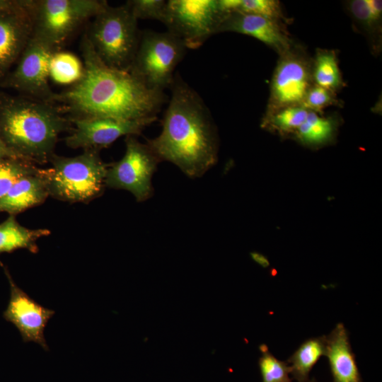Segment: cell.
I'll use <instances>...</instances> for the list:
<instances>
[{
  "label": "cell",
  "instance_id": "28",
  "mask_svg": "<svg viewBox=\"0 0 382 382\" xmlns=\"http://www.w3.org/2000/svg\"><path fill=\"white\" fill-rule=\"evenodd\" d=\"M336 93L316 84L309 88L302 103V106L309 111L323 114V110L329 106H342Z\"/></svg>",
  "mask_w": 382,
  "mask_h": 382
},
{
  "label": "cell",
  "instance_id": "29",
  "mask_svg": "<svg viewBox=\"0 0 382 382\" xmlns=\"http://www.w3.org/2000/svg\"><path fill=\"white\" fill-rule=\"evenodd\" d=\"M127 2L137 20H156L163 23L166 13L167 1L131 0Z\"/></svg>",
  "mask_w": 382,
  "mask_h": 382
},
{
  "label": "cell",
  "instance_id": "15",
  "mask_svg": "<svg viewBox=\"0 0 382 382\" xmlns=\"http://www.w3.org/2000/svg\"><path fill=\"white\" fill-rule=\"evenodd\" d=\"M221 32H233L253 37L270 47L279 55L295 44L283 23L241 12L231 13L224 18L219 28V33Z\"/></svg>",
  "mask_w": 382,
  "mask_h": 382
},
{
  "label": "cell",
  "instance_id": "30",
  "mask_svg": "<svg viewBox=\"0 0 382 382\" xmlns=\"http://www.w3.org/2000/svg\"><path fill=\"white\" fill-rule=\"evenodd\" d=\"M33 0H0V11L26 8Z\"/></svg>",
  "mask_w": 382,
  "mask_h": 382
},
{
  "label": "cell",
  "instance_id": "19",
  "mask_svg": "<svg viewBox=\"0 0 382 382\" xmlns=\"http://www.w3.org/2000/svg\"><path fill=\"white\" fill-rule=\"evenodd\" d=\"M47 228L31 229L21 225L16 216H9L0 224V255L26 249L32 253L38 252L37 241L50 234ZM0 265L2 266L0 262Z\"/></svg>",
  "mask_w": 382,
  "mask_h": 382
},
{
  "label": "cell",
  "instance_id": "26",
  "mask_svg": "<svg viewBox=\"0 0 382 382\" xmlns=\"http://www.w3.org/2000/svg\"><path fill=\"white\" fill-rule=\"evenodd\" d=\"M259 348L261 352L259 367L262 382H291L290 366L274 357L265 345H261Z\"/></svg>",
  "mask_w": 382,
  "mask_h": 382
},
{
  "label": "cell",
  "instance_id": "2",
  "mask_svg": "<svg viewBox=\"0 0 382 382\" xmlns=\"http://www.w3.org/2000/svg\"><path fill=\"white\" fill-rule=\"evenodd\" d=\"M170 89L162 130L146 144L161 162L172 163L190 178H200L217 162L216 127L202 98L178 73Z\"/></svg>",
  "mask_w": 382,
  "mask_h": 382
},
{
  "label": "cell",
  "instance_id": "18",
  "mask_svg": "<svg viewBox=\"0 0 382 382\" xmlns=\"http://www.w3.org/2000/svg\"><path fill=\"white\" fill-rule=\"evenodd\" d=\"M340 126L338 116L308 111L306 119L292 136L306 146L318 149L334 141Z\"/></svg>",
  "mask_w": 382,
  "mask_h": 382
},
{
  "label": "cell",
  "instance_id": "8",
  "mask_svg": "<svg viewBox=\"0 0 382 382\" xmlns=\"http://www.w3.org/2000/svg\"><path fill=\"white\" fill-rule=\"evenodd\" d=\"M228 14L219 0H169L163 24L189 49L199 48L219 28Z\"/></svg>",
  "mask_w": 382,
  "mask_h": 382
},
{
  "label": "cell",
  "instance_id": "24",
  "mask_svg": "<svg viewBox=\"0 0 382 382\" xmlns=\"http://www.w3.org/2000/svg\"><path fill=\"white\" fill-rule=\"evenodd\" d=\"M85 72L82 60L69 52L55 51L50 59V78L60 85H74L83 77Z\"/></svg>",
  "mask_w": 382,
  "mask_h": 382
},
{
  "label": "cell",
  "instance_id": "25",
  "mask_svg": "<svg viewBox=\"0 0 382 382\" xmlns=\"http://www.w3.org/2000/svg\"><path fill=\"white\" fill-rule=\"evenodd\" d=\"M35 164L20 158L0 160V199L21 178L38 171Z\"/></svg>",
  "mask_w": 382,
  "mask_h": 382
},
{
  "label": "cell",
  "instance_id": "12",
  "mask_svg": "<svg viewBox=\"0 0 382 382\" xmlns=\"http://www.w3.org/2000/svg\"><path fill=\"white\" fill-rule=\"evenodd\" d=\"M156 120H122L105 117L71 118L72 128L65 138V142L73 149L99 151L110 146L122 136L139 135Z\"/></svg>",
  "mask_w": 382,
  "mask_h": 382
},
{
  "label": "cell",
  "instance_id": "16",
  "mask_svg": "<svg viewBox=\"0 0 382 382\" xmlns=\"http://www.w3.org/2000/svg\"><path fill=\"white\" fill-rule=\"evenodd\" d=\"M50 196L42 169L19 179L0 199V212L16 216L25 210L39 205Z\"/></svg>",
  "mask_w": 382,
  "mask_h": 382
},
{
  "label": "cell",
  "instance_id": "27",
  "mask_svg": "<svg viewBox=\"0 0 382 382\" xmlns=\"http://www.w3.org/2000/svg\"><path fill=\"white\" fill-rule=\"evenodd\" d=\"M236 12L260 16L283 23L289 22L279 1L276 0H239Z\"/></svg>",
  "mask_w": 382,
  "mask_h": 382
},
{
  "label": "cell",
  "instance_id": "1",
  "mask_svg": "<svg viewBox=\"0 0 382 382\" xmlns=\"http://www.w3.org/2000/svg\"><path fill=\"white\" fill-rule=\"evenodd\" d=\"M84 75L64 91L54 94L52 103L68 118L105 117L122 120L157 119L166 102L164 91L146 87L128 71L104 64L86 34L81 42Z\"/></svg>",
  "mask_w": 382,
  "mask_h": 382
},
{
  "label": "cell",
  "instance_id": "31",
  "mask_svg": "<svg viewBox=\"0 0 382 382\" xmlns=\"http://www.w3.org/2000/svg\"><path fill=\"white\" fill-rule=\"evenodd\" d=\"M16 157L7 148L2 139L0 133V160L6 158ZM17 158V157H16Z\"/></svg>",
  "mask_w": 382,
  "mask_h": 382
},
{
  "label": "cell",
  "instance_id": "11",
  "mask_svg": "<svg viewBox=\"0 0 382 382\" xmlns=\"http://www.w3.org/2000/svg\"><path fill=\"white\" fill-rule=\"evenodd\" d=\"M55 51L57 50L32 35L17 61V66L1 85L13 88L23 96L52 103L54 93L48 82L49 67Z\"/></svg>",
  "mask_w": 382,
  "mask_h": 382
},
{
  "label": "cell",
  "instance_id": "7",
  "mask_svg": "<svg viewBox=\"0 0 382 382\" xmlns=\"http://www.w3.org/2000/svg\"><path fill=\"white\" fill-rule=\"evenodd\" d=\"M104 0H35L33 36L55 50L107 4Z\"/></svg>",
  "mask_w": 382,
  "mask_h": 382
},
{
  "label": "cell",
  "instance_id": "17",
  "mask_svg": "<svg viewBox=\"0 0 382 382\" xmlns=\"http://www.w3.org/2000/svg\"><path fill=\"white\" fill-rule=\"evenodd\" d=\"M335 382H360L348 332L338 323L326 336L325 354Z\"/></svg>",
  "mask_w": 382,
  "mask_h": 382
},
{
  "label": "cell",
  "instance_id": "32",
  "mask_svg": "<svg viewBox=\"0 0 382 382\" xmlns=\"http://www.w3.org/2000/svg\"><path fill=\"white\" fill-rule=\"evenodd\" d=\"M252 258L261 266L266 267L269 265V261L263 255L254 252L251 254Z\"/></svg>",
  "mask_w": 382,
  "mask_h": 382
},
{
  "label": "cell",
  "instance_id": "9",
  "mask_svg": "<svg viewBox=\"0 0 382 382\" xmlns=\"http://www.w3.org/2000/svg\"><path fill=\"white\" fill-rule=\"evenodd\" d=\"M125 146L123 157L109 164L105 187L127 190L137 202H145L153 195L152 178L161 161L149 146L136 136H127Z\"/></svg>",
  "mask_w": 382,
  "mask_h": 382
},
{
  "label": "cell",
  "instance_id": "22",
  "mask_svg": "<svg viewBox=\"0 0 382 382\" xmlns=\"http://www.w3.org/2000/svg\"><path fill=\"white\" fill-rule=\"evenodd\" d=\"M308 111L302 105H291L265 111L260 126L282 137H292L304 122Z\"/></svg>",
  "mask_w": 382,
  "mask_h": 382
},
{
  "label": "cell",
  "instance_id": "10",
  "mask_svg": "<svg viewBox=\"0 0 382 382\" xmlns=\"http://www.w3.org/2000/svg\"><path fill=\"white\" fill-rule=\"evenodd\" d=\"M312 59L299 45L279 55L270 85L266 111L283 107L302 105L313 86Z\"/></svg>",
  "mask_w": 382,
  "mask_h": 382
},
{
  "label": "cell",
  "instance_id": "5",
  "mask_svg": "<svg viewBox=\"0 0 382 382\" xmlns=\"http://www.w3.org/2000/svg\"><path fill=\"white\" fill-rule=\"evenodd\" d=\"M92 19L85 34L98 57L110 67L128 71L141 36L138 20L128 3L120 6L108 4Z\"/></svg>",
  "mask_w": 382,
  "mask_h": 382
},
{
  "label": "cell",
  "instance_id": "3",
  "mask_svg": "<svg viewBox=\"0 0 382 382\" xmlns=\"http://www.w3.org/2000/svg\"><path fill=\"white\" fill-rule=\"evenodd\" d=\"M69 119L49 102L0 93V133L17 157L34 164L50 161L59 134L71 130Z\"/></svg>",
  "mask_w": 382,
  "mask_h": 382
},
{
  "label": "cell",
  "instance_id": "4",
  "mask_svg": "<svg viewBox=\"0 0 382 382\" xmlns=\"http://www.w3.org/2000/svg\"><path fill=\"white\" fill-rule=\"evenodd\" d=\"M50 161L51 167L42 169L50 196L69 202H88L103 192L109 164L102 161L99 151L84 150L74 157L54 154Z\"/></svg>",
  "mask_w": 382,
  "mask_h": 382
},
{
  "label": "cell",
  "instance_id": "14",
  "mask_svg": "<svg viewBox=\"0 0 382 382\" xmlns=\"http://www.w3.org/2000/svg\"><path fill=\"white\" fill-rule=\"evenodd\" d=\"M34 1L26 8L0 11V83L33 35Z\"/></svg>",
  "mask_w": 382,
  "mask_h": 382
},
{
  "label": "cell",
  "instance_id": "20",
  "mask_svg": "<svg viewBox=\"0 0 382 382\" xmlns=\"http://www.w3.org/2000/svg\"><path fill=\"white\" fill-rule=\"evenodd\" d=\"M352 19L371 42L374 51L381 43L382 1L381 0H352L347 4Z\"/></svg>",
  "mask_w": 382,
  "mask_h": 382
},
{
  "label": "cell",
  "instance_id": "6",
  "mask_svg": "<svg viewBox=\"0 0 382 382\" xmlns=\"http://www.w3.org/2000/svg\"><path fill=\"white\" fill-rule=\"evenodd\" d=\"M186 49L184 42L168 31L144 30L128 71L149 88L164 91L172 85L174 71Z\"/></svg>",
  "mask_w": 382,
  "mask_h": 382
},
{
  "label": "cell",
  "instance_id": "13",
  "mask_svg": "<svg viewBox=\"0 0 382 382\" xmlns=\"http://www.w3.org/2000/svg\"><path fill=\"white\" fill-rule=\"evenodd\" d=\"M4 271L9 282L10 299L3 313L4 318L16 326L24 342H34L49 351L44 331L54 311L41 306L30 297L17 286L6 268Z\"/></svg>",
  "mask_w": 382,
  "mask_h": 382
},
{
  "label": "cell",
  "instance_id": "23",
  "mask_svg": "<svg viewBox=\"0 0 382 382\" xmlns=\"http://www.w3.org/2000/svg\"><path fill=\"white\" fill-rule=\"evenodd\" d=\"M326 336L309 338L305 340L289 359L291 373L299 382H304L308 373L318 359L325 356Z\"/></svg>",
  "mask_w": 382,
  "mask_h": 382
},
{
  "label": "cell",
  "instance_id": "21",
  "mask_svg": "<svg viewBox=\"0 0 382 382\" xmlns=\"http://www.w3.org/2000/svg\"><path fill=\"white\" fill-rule=\"evenodd\" d=\"M313 83L337 93L345 86L337 53L333 50L317 49L312 59Z\"/></svg>",
  "mask_w": 382,
  "mask_h": 382
}]
</instances>
